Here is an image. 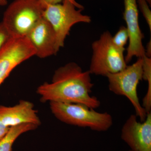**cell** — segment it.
Returning a JSON list of instances; mask_svg holds the SVG:
<instances>
[{
	"label": "cell",
	"mask_w": 151,
	"mask_h": 151,
	"mask_svg": "<svg viewBox=\"0 0 151 151\" xmlns=\"http://www.w3.org/2000/svg\"><path fill=\"white\" fill-rule=\"evenodd\" d=\"M89 70L84 71L77 63L70 62L55 71L50 83L45 82L37 92L42 102L83 104L95 109L100 100L90 95L94 84Z\"/></svg>",
	"instance_id": "cell-1"
},
{
	"label": "cell",
	"mask_w": 151,
	"mask_h": 151,
	"mask_svg": "<svg viewBox=\"0 0 151 151\" xmlns=\"http://www.w3.org/2000/svg\"><path fill=\"white\" fill-rule=\"evenodd\" d=\"M50 108L56 119L68 125L105 132L113 125V119L107 112L100 113L83 104L50 102Z\"/></svg>",
	"instance_id": "cell-2"
},
{
	"label": "cell",
	"mask_w": 151,
	"mask_h": 151,
	"mask_svg": "<svg viewBox=\"0 0 151 151\" xmlns=\"http://www.w3.org/2000/svg\"><path fill=\"white\" fill-rule=\"evenodd\" d=\"M40 0H14L4 12L2 22L12 38L26 37L43 17Z\"/></svg>",
	"instance_id": "cell-3"
},
{
	"label": "cell",
	"mask_w": 151,
	"mask_h": 151,
	"mask_svg": "<svg viewBox=\"0 0 151 151\" xmlns=\"http://www.w3.org/2000/svg\"><path fill=\"white\" fill-rule=\"evenodd\" d=\"M92 55L89 71L91 74L106 76L117 73L127 66L124 52L116 46L109 31L103 32L92 43Z\"/></svg>",
	"instance_id": "cell-4"
},
{
	"label": "cell",
	"mask_w": 151,
	"mask_h": 151,
	"mask_svg": "<svg viewBox=\"0 0 151 151\" xmlns=\"http://www.w3.org/2000/svg\"><path fill=\"white\" fill-rule=\"evenodd\" d=\"M142 63V58H139L136 62L127 65L124 70L106 76L110 91L116 95L127 97L141 122L145 120L147 114L140 103L137 93L138 84L143 79Z\"/></svg>",
	"instance_id": "cell-5"
},
{
	"label": "cell",
	"mask_w": 151,
	"mask_h": 151,
	"mask_svg": "<svg viewBox=\"0 0 151 151\" xmlns=\"http://www.w3.org/2000/svg\"><path fill=\"white\" fill-rule=\"evenodd\" d=\"M83 10L77 8L68 0H63L61 4L50 5L45 7L43 17L54 29L58 51L64 46L65 39L73 26L79 23L91 22L90 17L81 14Z\"/></svg>",
	"instance_id": "cell-6"
},
{
	"label": "cell",
	"mask_w": 151,
	"mask_h": 151,
	"mask_svg": "<svg viewBox=\"0 0 151 151\" xmlns=\"http://www.w3.org/2000/svg\"><path fill=\"white\" fill-rule=\"evenodd\" d=\"M35 55V50L26 37L12 38L0 52V86L12 70Z\"/></svg>",
	"instance_id": "cell-7"
},
{
	"label": "cell",
	"mask_w": 151,
	"mask_h": 151,
	"mask_svg": "<svg viewBox=\"0 0 151 151\" xmlns=\"http://www.w3.org/2000/svg\"><path fill=\"white\" fill-rule=\"evenodd\" d=\"M121 138L131 151H151V112L143 122L136 114L131 115L122 127Z\"/></svg>",
	"instance_id": "cell-8"
},
{
	"label": "cell",
	"mask_w": 151,
	"mask_h": 151,
	"mask_svg": "<svg viewBox=\"0 0 151 151\" xmlns=\"http://www.w3.org/2000/svg\"><path fill=\"white\" fill-rule=\"evenodd\" d=\"M137 0H124V19L129 32V44L125 57L127 63L134 57L142 58L146 55L145 49L143 45L144 35L141 31L139 21Z\"/></svg>",
	"instance_id": "cell-9"
},
{
	"label": "cell",
	"mask_w": 151,
	"mask_h": 151,
	"mask_svg": "<svg viewBox=\"0 0 151 151\" xmlns=\"http://www.w3.org/2000/svg\"><path fill=\"white\" fill-rule=\"evenodd\" d=\"M35 50V55L44 58L58 52L55 32L44 18L41 19L26 36Z\"/></svg>",
	"instance_id": "cell-10"
},
{
	"label": "cell",
	"mask_w": 151,
	"mask_h": 151,
	"mask_svg": "<svg viewBox=\"0 0 151 151\" xmlns=\"http://www.w3.org/2000/svg\"><path fill=\"white\" fill-rule=\"evenodd\" d=\"M0 119L6 127H12L24 124L39 126L40 119L33 104L27 100H20L14 106H0Z\"/></svg>",
	"instance_id": "cell-11"
},
{
	"label": "cell",
	"mask_w": 151,
	"mask_h": 151,
	"mask_svg": "<svg viewBox=\"0 0 151 151\" xmlns=\"http://www.w3.org/2000/svg\"><path fill=\"white\" fill-rule=\"evenodd\" d=\"M38 126L24 124L11 127L8 132L0 140V151H12L13 146L19 137L24 133L36 129Z\"/></svg>",
	"instance_id": "cell-12"
},
{
	"label": "cell",
	"mask_w": 151,
	"mask_h": 151,
	"mask_svg": "<svg viewBox=\"0 0 151 151\" xmlns=\"http://www.w3.org/2000/svg\"><path fill=\"white\" fill-rule=\"evenodd\" d=\"M142 59L143 79L147 82L148 89L142 106L148 113L151 112V58L145 55Z\"/></svg>",
	"instance_id": "cell-13"
},
{
	"label": "cell",
	"mask_w": 151,
	"mask_h": 151,
	"mask_svg": "<svg viewBox=\"0 0 151 151\" xmlns=\"http://www.w3.org/2000/svg\"><path fill=\"white\" fill-rule=\"evenodd\" d=\"M129 40V35L127 27L122 26L119 28L114 36H112V41L117 47L125 50V46Z\"/></svg>",
	"instance_id": "cell-14"
},
{
	"label": "cell",
	"mask_w": 151,
	"mask_h": 151,
	"mask_svg": "<svg viewBox=\"0 0 151 151\" xmlns=\"http://www.w3.org/2000/svg\"><path fill=\"white\" fill-rule=\"evenodd\" d=\"M137 2L147 24L151 31V12L146 0H137Z\"/></svg>",
	"instance_id": "cell-15"
},
{
	"label": "cell",
	"mask_w": 151,
	"mask_h": 151,
	"mask_svg": "<svg viewBox=\"0 0 151 151\" xmlns=\"http://www.w3.org/2000/svg\"><path fill=\"white\" fill-rule=\"evenodd\" d=\"M12 38L3 23L0 22V52Z\"/></svg>",
	"instance_id": "cell-16"
},
{
	"label": "cell",
	"mask_w": 151,
	"mask_h": 151,
	"mask_svg": "<svg viewBox=\"0 0 151 151\" xmlns=\"http://www.w3.org/2000/svg\"><path fill=\"white\" fill-rule=\"evenodd\" d=\"M42 2L45 7L47 6L50 5L55 4H60L61 2H62L63 0H40ZM70 1L76 6V7L78 9H84L83 6L76 2L75 0H68Z\"/></svg>",
	"instance_id": "cell-17"
},
{
	"label": "cell",
	"mask_w": 151,
	"mask_h": 151,
	"mask_svg": "<svg viewBox=\"0 0 151 151\" xmlns=\"http://www.w3.org/2000/svg\"><path fill=\"white\" fill-rule=\"evenodd\" d=\"M10 128L6 127L0 119V140L6 134Z\"/></svg>",
	"instance_id": "cell-18"
},
{
	"label": "cell",
	"mask_w": 151,
	"mask_h": 151,
	"mask_svg": "<svg viewBox=\"0 0 151 151\" xmlns=\"http://www.w3.org/2000/svg\"><path fill=\"white\" fill-rule=\"evenodd\" d=\"M7 0H0V6H5L7 4Z\"/></svg>",
	"instance_id": "cell-19"
},
{
	"label": "cell",
	"mask_w": 151,
	"mask_h": 151,
	"mask_svg": "<svg viewBox=\"0 0 151 151\" xmlns=\"http://www.w3.org/2000/svg\"><path fill=\"white\" fill-rule=\"evenodd\" d=\"M146 1H147L149 3H150V4H151V0H146Z\"/></svg>",
	"instance_id": "cell-20"
},
{
	"label": "cell",
	"mask_w": 151,
	"mask_h": 151,
	"mask_svg": "<svg viewBox=\"0 0 151 151\" xmlns=\"http://www.w3.org/2000/svg\"><path fill=\"white\" fill-rule=\"evenodd\" d=\"M129 151H131V150H129Z\"/></svg>",
	"instance_id": "cell-21"
}]
</instances>
